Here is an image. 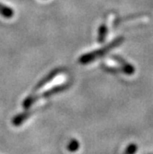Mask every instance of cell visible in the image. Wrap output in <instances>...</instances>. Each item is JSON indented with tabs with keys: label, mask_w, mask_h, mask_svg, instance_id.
<instances>
[{
	"label": "cell",
	"mask_w": 153,
	"mask_h": 154,
	"mask_svg": "<svg viewBox=\"0 0 153 154\" xmlns=\"http://www.w3.org/2000/svg\"><path fill=\"white\" fill-rule=\"evenodd\" d=\"M123 42H124V38L123 37H119L116 40L113 41L112 43L109 44L108 45H106L105 47L102 48V49H98V50H96L94 52H90L89 54H83L82 57H80V58H79V62L81 64H83V65L89 64V63L96 60L97 58L103 57V55H105L108 52H110L111 50H113L114 48H115L118 45H120L123 43Z\"/></svg>",
	"instance_id": "obj_1"
},
{
	"label": "cell",
	"mask_w": 153,
	"mask_h": 154,
	"mask_svg": "<svg viewBox=\"0 0 153 154\" xmlns=\"http://www.w3.org/2000/svg\"><path fill=\"white\" fill-rule=\"evenodd\" d=\"M63 89H65L64 85H57V86L53 87V88H51V89H49L47 91H43L41 94H37L35 96L30 95L29 97H27L25 99V101L23 102V107L25 109H29L33 104V103H35V102H37L39 100H43V99H44V98H47V97H49V96H51V95H53L54 93H57V92L63 91Z\"/></svg>",
	"instance_id": "obj_2"
},
{
	"label": "cell",
	"mask_w": 153,
	"mask_h": 154,
	"mask_svg": "<svg viewBox=\"0 0 153 154\" xmlns=\"http://www.w3.org/2000/svg\"><path fill=\"white\" fill-rule=\"evenodd\" d=\"M115 59L118 61V63L120 64V66H121V69L122 70L127 74V75H132L134 72H135V68L132 65L127 63L126 61H124V59H122L121 57H115Z\"/></svg>",
	"instance_id": "obj_3"
},
{
	"label": "cell",
	"mask_w": 153,
	"mask_h": 154,
	"mask_svg": "<svg viewBox=\"0 0 153 154\" xmlns=\"http://www.w3.org/2000/svg\"><path fill=\"white\" fill-rule=\"evenodd\" d=\"M0 15L6 19H10L14 15V11L10 8L0 3Z\"/></svg>",
	"instance_id": "obj_4"
},
{
	"label": "cell",
	"mask_w": 153,
	"mask_h": 154,
	"mask_svg": "<svg viewBox=\"0 0 153 154\" xmlns=\"http://www.w3.org/2000/svg\"><path fill=\"white\" fill-rule=\"evenodd\" d=\"M31 116V112H25V113H22L19 116H17L16 117H14L12 123L14 125H21L28 117Z\"/></svg>",
	"instance_id": "obj_5"
},
{
	"label": "cell",
	"mask_w": 153,
	"mask_h": 154,
	"mask_svg": "<svg viewBox=\"0 0 153 154\" xmlns=\"http://www.w3.org/2000/svg\"><path fill=\"white\" fill-rule=\"evenodd\" d=\"M106 32H107L106 27H105V25H103V26L100 28V32H99V42H100V43H103V42L104 41Z\"/></svg>",
	"instance_id": "obj_6"
},
{
	"label": "cell",
	"mask_w": 153,
	"mask_h": 154,
	"mask_svg": "<svg viewBox=\"0 0 153 154\" xmlns=\"http://www.w3.org/2000/svg\"><path fill=\"white\" fill-rule=\"evenodd\" d=\"M78 146H79V144L77 140H72V141H70V143L68 144L67 149L70 151H76L78 149Z\"/></svg>",
	"instance_id": "obj_7"
},
{
	"label": "cell",
	"mask_w": 153,
	"mask_h": 154,
	"mask_svg": "<svg viewBox=\"0 0 153 154\" xmlns=\"http://www.w3.org/2000/svg\"><path fill=\"white\" fill-rule=\"evenodd\" d=\"M136 151V146L135 144H130L124 154H135Z\"/></svg>",
	"instance_id": "obj_8"
}]
</instances>
